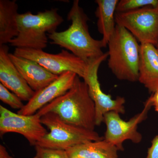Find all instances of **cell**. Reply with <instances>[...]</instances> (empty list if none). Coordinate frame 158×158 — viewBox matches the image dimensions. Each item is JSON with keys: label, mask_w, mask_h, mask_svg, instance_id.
Returning <instances> with one entry per match:
<instances>
[{"label": "cell", "mask_w": 158, "mask_h": 158, "mask_svg": "<svg viewBox=\"0 0 158 158\" xmlns=\"http://www.w3.org/2000/svg\"><path fill=\"white\" fill-rule=\"evenodd\" d=\"M37 113L32 115L15 113L0 106V134L15 133L22 135L35 146L48 133Z\"/></svg>", "instance_id": "obj_10"}, {"label": "cell", "mask_w": 158, "mask_h": 158, "mask_svg": "<svg viewBox=\"0 0 158 158\" xmlns=\"http://www.w3.org/2000/svg\"><path fill=\"white\" fill-rule=\"evenodd\" d=\"M0 99L12 109L21 110L25 105L14 93H11L2 84L0 83Z\"/></svg>", "instance_id": "obj_19"}, {"label": "cell", "mask_w": 158, "mask_h": 158, "mask_svg": "<svg viewBox=\"0 0 158 158\" xmlns=\"http://www.w3.org/2000/svg\"><path fill=\"white\" fill-rule=\"evenodd\" d=\"M116 24L128 30L141 44H158V6L116 12Z\"/></svg>", "instance_id": "obj_6"}, {"label": "cell", "mask_w": 158, "mask_h": 158, "mask_svg": "<svg viewBox=\"0 0 158 158\" xmlns=\"http://www.w3.org/2000/svg\"><path fill=\"white\" fill-rule=\"evenodd\" d=\"M77 76L73 86L62 96L39 110L40 117L55 113L63 121L76 126L94 131L96 123L95 104L89 93L88 85Z\"/></svg>", "instance_id": "obj_1"}, {"label": "cell", "mask_w": 158, "mask_h": 158, "mask_svg": "<svg viewBox=\"0 0 158 158\" xmlns=\"http://www.w3.org/2000/svg\"><path fill=\"white\" fill-rule=\"evenodd\" d=\"M9 56L26 81L35 92L53 82L59 76L52 73L38 62L9 53Z\"/></svg>", "instance_id": "obj_13"}, {"label": "cell", "mask_w": 158, "mask_h": 158, "mask_svg": "<svg viewBox=\"0 0 158 158\" xmlns=\"http://www.w3.org/2000/svg\"><path fill=\"white\" fill-rule=\"evenodd\" d=\"M158 6V0H121L118 1L116 12H126L148 6Z\"/></svg>", "instance_id": "obj_18"}, {"label": "cell", "mask_w": 158, "mask_h": 158, "mask_svg": "<svg viewBox=\"0 0 158 158\" xmlns=\"http://www.w3.org/2000/svg\"><path fill=\"white\" fill-rule=\"evenodd\" d=\"M152 106L148 99L143 110L127 121L122 119L119 113L115 111L106 113L103 117V122L106 127L104 139L115 145L118 151L123 150V143L126 140L135 144L140 143L142 136L138 131V125L147 118Z\"/></svg>", "instance_id": "obj_8"}, {"label": "cell", "mask_w": 158, "mask_h": 158, "mask_svg": "<svg viewBox=\"0 0 158 158\" xmlns=\"http://www.w3.org/2000/svg\"><path fill=\"white\" fill-rule=\"evenodd\" d=\"M146 158H158V135L152 141V145L148 151Z\"/></svg>", "instance_id": "obj_21"}, {"label": "cell", "mask_w": 158, "mask_h": 158, "mask_svg": "<svg viewBox=\"0 0 158 158\" xmlns=\"http://www.w3.org/2000/svg\"><path fill=\"white\" fill-rule=\"evenodd\" d=\"M118 148L104 139L78 144L66 150L69 158H118Z\"/></svg>", "instance_id": "obj_16"}, {"label": "cell", "mask_w": 158, "mask_h": 158, "mask_svg": "<svg viewBox=\"0 0 158 158\" xmlns=\"http://www.w3.org/2000/svg\"><path fill=\"white\" fill-rule=\"evenodd\" d=\"M0 158H13L10 156L2 144L0 145Z\"/></svg>", "instance_id": "obj_23"}, {"label": "cell", "mask_w": 158, "mask_h": 158, "mask_svg": "<svg viewBox=\"0 0 158 158\" xmlns=\"http://www.w3.org/2000/svg\"><path fill=\"white\" fill-rule=\"evenodd\" d=\"M34 158H69L66 151L52 149L36 145Z\"/></svg>", "instance_id": "obj_20"}, {"label": "cell", "mask_w": 158, "mask_h": 158, "mask_svg": "<svg viewBox=\"0 0 158 158\" xmlns=\"http://www.w3.org/2000/svg\"><path fill=\"white\" fill-rule=\"evenodd\" d=\"M85 158L81 157H77V158Z\"/></svg>", "instance_id": "obj_25"}, {"label": "cell", "mask_w": 158, "mask_h": 158, "mask_svg": "<svg viewBox=\"0 0 158 158\" xmlns=\"http://www.w3.org/2000/svg\"><path fill=\"white\" fill-rule=\"evenodd\" d=\"M108 57L107 52L98 59L88 62L87 73L84 81L88 85L89 93L95 104L96 110V126H99L103 122L104 116L111 111H115L120 114L125 113L123 97H117L113 99L110 94L104 93L101 88L98 78V70L102 62Z\"/></svg>", "instance_id": "obj_9"}, {"label": "cell", "mask_w": 158, "mask_h": 158, "mask_svg": "<svg viewBox=\"0 0 158 158\" xmlns=\"http://www.w3.org/2000/svg\"><path fill=\"white\" fill-rule=\"evenodd\" d=\"M108 67L118 80L138 81L140 44L131 33L116 24L108 42Z\"/></svg>", "instance_id": "obj_3"}, {"label": "cell", "mask_w": 158, "mask_h": 158, "mask_svg": "<svg viewBox=\"0 0 158 158\" xmlns=\"http://www.w3.org/2000/svg\"><path fill=\"white\" fill-rule=\"evenodd\" d=\"M156 48L157 49L158 51V44H157L156 46Z\"/></svg>", "instance_id": "obj_24"}, {"label": "cell", "mask_w": 158, "mask_h": 158, "mask_svg": "<svg viewBox=\"0 0 158 158\" xmlns=\"http://www.w3.org/2000/svg\"><path fill=\"white\" fill-rule=\"evenodd\" d=\"M118 2V0L95 1L97 5L95 14L98 18V29L102 35V40L105 48L107 46L110 37L115 31V11Z\"/></svg>", "instance_id": "obj_17"}, {"label": "cell", "mask_w": 158, "mask_h": 158, "mask_svg": "<svg viewBox=\"0 0 158 158\" xmlns=\"http://www.w3.org/2000/svg\"><path fill=\"white\" fill-rule=\"evenodd\" d=\"M138 81L150 93L158 90V51L155 45L140 44Z\"/></svg>", "instance_id": "obj_14"}, {"label": "cell", "mask_w": 158, "mask_h": 158, "mask_svg": "<svg viewBox=\"0 0 158 158\" xmlns=\"http://www.w3.org/2000/svg\"><path fill=\"white\" fill-rule=\"evenodd\" d=\"M151 102L152 106H154L156 111L158 112V90L148 98Z\"/></svg>", "instance_id": "obj_22"}, {"label": "cell", "mask_w": 158, "mask_h": 158, "mask_svg": "<svg viewBox=\"0 0 158 158\" xmlns=\"http://www.w3.org/2000/svg\"><path fill=\"white\" fill-rule=\"evenodd\" d=\"M14 54L36 61L47 70L57 76L71 71L84 79L89 65L83 59L65 50H62L59 53L53 54L46 52L43 50L15 48Z\"/></svg>", "instance_id": "obj_7"}, {"label": "cell", "mask_w": 158, "mask_h": 158, "mask_svg": "<svg viewBox=\"0 0 158 158\" xmlns=\"http://www.w3.org/2000/svg\"><path fill=\"white\" fill-rule=\"evenodd\" d=\"M18 9L15 0L0 1V46L10 43L18 35Z\"/></svg>", "instance_id": "obj_15"}, {"label": "cell", "mask_w": 158, "mask_h": 158, "mask_svg": "<svg viewBox=\"0 0 158 158\" xmlns=\"http://www.w3.org/2000/svg\"><path fill=\"white\" fill-rule=\"evenodd\" d=\"M77 76L71 71L60 75L45 88L35 92L33 97L17 113L32 115L37 113L46 105L66 93L73 86Z\"/></svg>", "instance_id": "obj_11"}, {"label": "cell", "mask_w": 158, "mask_h": 158, "mask_svg": "<svg viewBox=\"0 0 158 158\" xmlns=\"http://www.w3.org/2000/svg\"><path fill=\"white\" fill-rule=\"evenodd\" d=\"M58 9H52L33 14L31 11L19 14L18 35L10 42L15 48L43 50L47 47L48 34L56 31L63 22Z\"/></svg>", "instance_id": "obj_4"}, {"label": "cell", "mask_w": 158, "mask_h": 158, "mask_svg": "<svg viewBox=\"0 0 158 158\" xmlns=\"http://www.w3.org/2000/svg\"><path fill=\"white\" fill-rule=\"evenodd\" d=\"M9 48L0 46V81L22 101L29 102L35 91L31 89L9 56Z\"/></svg>", "instance_id": "obj_12"}, {"label": "cell", "mask_w": 158, "mask_h": 158, "mask_svg": "<svg viewBox=\"0 0 158 158\" xmlns=\"http://www.w3.org/2000/svg\"><path fill=\"white\" fill-rule=\"evenodd\" d=\"M67 19L71 22V24L67 30L47 34L51 43L70 51L87 63L103 56V43L102 39H94L90 35L88 25L89 19L80 6L78 0L73 1Z\"/></svg>", "instance_id": "obj_2"}, {"label": "cell", "mask_w": 158, "mask_h": 158, "mask_svg": "<svg viewBox=\"0 0 158 158\" xmlns=\"http://www.w3.org/2000/svg\"><path fill=\"white\" fill-rule=\"evenodd\" d=\"M40 120L49 132L36 145L66 151L78 144L104 139L95 131L65 123L55 113H46Z\"/></svg>", "instance_id": "obj_5"}]
</instances>
